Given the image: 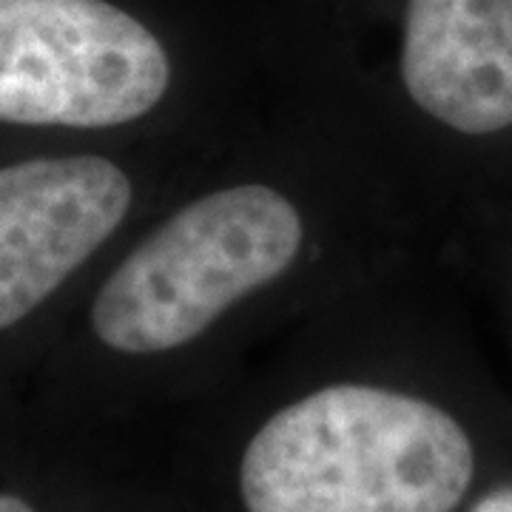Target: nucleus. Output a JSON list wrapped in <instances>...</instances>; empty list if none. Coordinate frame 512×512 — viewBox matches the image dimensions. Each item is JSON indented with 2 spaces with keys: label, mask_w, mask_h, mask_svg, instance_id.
Listing matches in <instances>:
<instances>
[{
  "label": "nucleus",
  "mask_w": 512,
  "mask_h": 512,
  "mask_svg": "<svg viewBox=\"0 0 512 512\" xmlns=\"http://www.w3.org/2000/svg\"><path fill=\"white\" fill-rule=\"evenodd\" d=\"M473 476V441L439 404L333 384L262 424L239 487L248 512H453Z\"/></svg>",
  "instance_id": "f257e3e1"
},
{
  "label": "nucleus",
  "mask_w": 512,
  "mask_h": 512,
  "mask_svg": "<svg viewBox=\"0 0 512 512\" xmlns=\"http://www.w3.org/2000/svg\"><path fill=\"white\" fill-rule=\"evenodd\" d=\"M302 248V217L271 185H234L180 208L106 279L92 328L131 356L194 342L242 296L274 282Z\"/></svg>",
  "instance_id": "f03ea898"
},
{
  "label": "nucleus",
  "mask_w": 512,
  "mask_h": 512,
  "mask_svg": "<svg viewBox=\"0 0 512 512\" xmlns=\"http://www.w3.org/2000/svg\"><path fill=\"white\" fill-rule=\"evenodd\" d=\"M171 83L163 43L109 0H0V120L123 126Z\"/></svg>",
  "instance_id": "7ed1b4c3"
},
{
  "label": "nucleus",
  "mask_w": 512,
  "mask_h": 512,
  "mask_svg": "<svg viewBox=\"0 0 512 512\" xmlns=\"http://www.w3.org/2000/svg\"><path fill=\"white\" fill-rule=\"evenodd\" d=\"M134 188L103 157L0 168V330L52 296L120 228Z\"/></svg>",
  "instance_id": "20e7f679"
},
{
  "label": "nucleus",
  "mask_w": 512,
  "mask_h": 512,
  "mask_svg": "<svg viewBox=\"0 0 512 512\" xmlns=\"http://www.w3.org/2000/svg\"><path fill=\"white\" fill-rule=\"evenodd\" d=\"M402 80L427 117L464 137L512 128V0H407Z\"/></svg>",
  "instance_id": "39448f33"
},
{
  "label": "nucleus",
  "mask_w": 512,
  "mask_h": 512,
  "mask_svg": "<svg viewBox=\"0 0 512 512\" xmlns=\"http://www.w3.org/2000/svg\"><path fill=\"white\" fill-rule=\"evenodd\" d=\"M473 512H512V490H498V493L484 495Z\"/></svg>",
  "instance_id": "423d86ee"
},
{
  "label": "nucleus",
  "mask_w": 512,
  "mask_h": 512,
  "mask_svg": "<svg viewBox=\"0 0 512 512\" xmlns=\"http://www.w3.org/2000/svg\"><path fill=\"white\" fill-rule=\"evenodd\" d=\"M0 512H35L18 495H0Z\"/></svg>",
  "instance_id": "0eeeda50"
}]
</instances>
